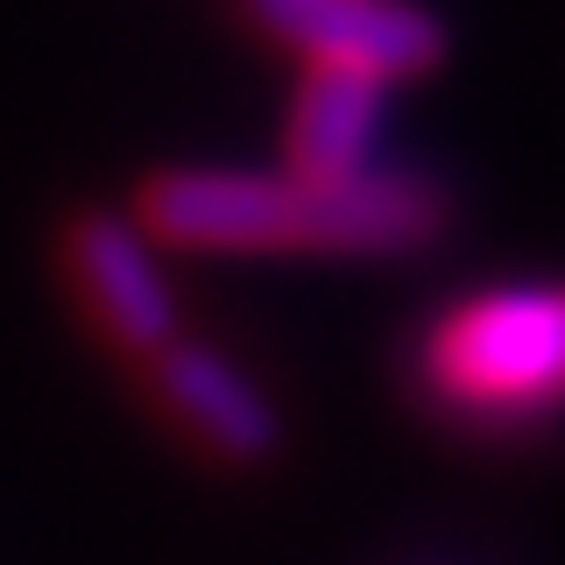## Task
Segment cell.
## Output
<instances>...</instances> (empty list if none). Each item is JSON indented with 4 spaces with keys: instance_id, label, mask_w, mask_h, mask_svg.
<instances>
[{
    "instance_id": "obj_1",
    "label": "cell",
    "mask_w": 565,
    "mask_h": 565,
    "mask_svg": "<svg viewBox=\"0 0 565 565\" xmlns=\"http://www.w3.org/2000/svg\"><path fill=\"white\" fill-rule=\"evenodd\" d=\"M438 191L411 170H163L141 226L184 255H396L438 234Z\"/></svg>"
},
{
    "instance_id": "obj_2",
    "label": "cell",
    "mask_w": 565,
    "mask_h": 565,
    "mask_svg": "<svg viewBox=\"0 0 565 565\" xmlns=\"http://www.w3.org/2000/svg\"><path fill=\"white\" fill-rule=\"evenodd\" d=\"M438 396L467 411H544L565 367V311L552 290H488L452 318H438L424 347Z\"/></svg>"
},
{
    "instance_id": "obj_3",
    "label": "cell",
    "mask_w": 565,
    "mask_h": 565,
    "mask_svg": "<svg viewBox=\"0 0 565 565\" xmlns=\"http://www.w3.org/2000/svg\"><path fill=\"white\" fill-rule=\"evenodd\" d=\"M247 8L282 50L311 57L318 71H353L375 85L417 78L446 50V35L417 0H247Z\"/></svg>"
},
{
    "instance_id": "obj_4",
    "label": "cell",
    "mask_w": 565,
    "mask_h": 565,
    "mask_svg": "<svg viewBox=\"0 0 565 565\" xmlns=\"http://www.w3.org/2000/svg\"><path fill=\"white\" fill-rule=\"evenodd\" d=\"M71 276H78L93 318L114 332V347L156 353L177 340V290H170L163 262H156V247L135 220L85 212L71 226Z\"/></svg>"
},
{
    "instance_id": "obj_5",
    "label": "cell",
    "mask_w": 565,
    "mask_h": 565,
    "mask_svg": "<svg viewBox=\"0 0 565 565\" xmlns=\"http://www.w3.org/2000/svg\"><path fill=\"white\" fill-rule=\"evenodd\" d=\"M149 361H156V396H163V411L184 424L205 452H220V459H269L276 452V411L234 361H220V353H205V347H184V340L156 347Z\"/></svg>"
},
{
    "instance_id": "obj_6",
    "label": "cell",
    "mask_w": 565,
    "mask_h": 565,
    "mask_svg": "<svg viewBox=\"0 0 565 565\" xmlns=\"http://www.w3.org/2000/svg\"><path fill=\"white\" fill-rule=\"evenodd\" d=\"M382 99L388 85L353 78V71H318L297 85L290 99V170L297 177H340L375 163V135H382Z\"/></svg>"
}]
</instances>
